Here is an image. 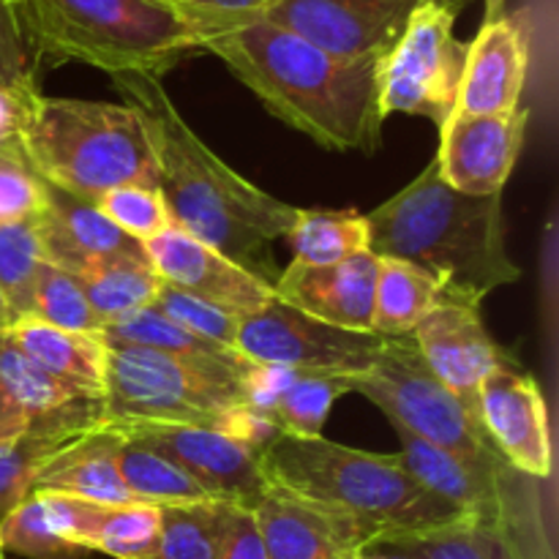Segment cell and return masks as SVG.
<instances>
[{"label": "cell", "instance_id": "4", "mask_svg": "<svg viewBox=\"0 0 559 559\" xmlns=\"http://www.w3.org/2000/svg\"><path fill=\"white\" fill-rule=\"evenodd\" d=\"M265 480L298 500L355 519L377 535L440 527L462 511L426 491L399 453H369L314 437L278 435L260 453Z\"/></svg>", "mask_w": 559, "mask_h": 559}, {"label": "cell", "instance_id": "49", "mask_svg": "<svg viewBox=\"0 0 559 559\" xmlns=\"http://www.w3.org/2000/svg\"><path fill=\"white\" fill-rule=\"evenodd\" d=\"M0 559H5V555H3V551H0Z\"/></svg>", "mask_w": 559, "mask_h": 559}, {"label": "cell", "instance_id": "46", "mask_svg": "<svg viewBox=\"0 0 559 559\" xmlns=\"http://www.w3.org/2000/svg\"><path fill=\"white\" fill-rule=\"evenodd\" d=\"M355 559H407V557L399 555V551H393V549H385V546L369 544Z\"/></svg>", "mask_w": 559, "mask_h": 559}, {"label": "cell", "instance_id": "6", "mask_svg": "<svg viewBox=\"0 0 559 559\" xmlns=\"http://www.w3.org/2000/svg\"><path fill=\"white\" fill-rule=\"evenodd\" d=\"M22 156L44 183L91 202L118 186H158L145 131L123 102L38 93L22 129Z\"/></svg>", "mask_w": 559, "mask_h": 559}, {"label": "cell", "instance_id": "20", "mask_svg": "<svg viewBox=\"0 0 559 559\" xmlns=\"http://www.w3.org/2000/svg\"><path fill=\"white\" fill-rule=\"evenodd\" d=\"M380 257L371 251L333 262V265H300L289 262L273 282V295L282 304L347 331H371L374 287Z\"/></svg>", "mask_w": 559, "mask_h": 559}, {"label": "cell", "instance_id": "36", "mask_svg": "<svg viewBox=\"0 0 559 559\" xmlns=\"http://www.w3.org/2000/svg\"><path fill=\"white\" fill-rule=\"evenodd\" d=\"M344 393L347 391L338 377L300 374L273 404V420L282 435L314 440V437H322L328 413Z\"/></svg>", "mask_w": 559, "mask_h": 559}, {"label": "cell", "instance_id": "24", "mask_svg": "<svg viewBox=\"0 0 559 559\" xmlns=\"http://www.w3.org/2000/svg\"><path fill=\"white\" fill-rule=\"evenodd\" d=\"M120 442H123V435L109 424L87 431L80 440L60 448L38 469L33 491L74 497V500L98 502V506H134V497L126 491L118 473Z\"/></svg>", "mask_w": 559, "mask_h": 559}, {"label": "cell", "instance_id": "44", "mask_svg": "<svg viewBox=\"0 0 559 559\" xmlns=\"http://www.w3.org/2000/svg\"><path fill=\"white\" fill-rule=\"evenodd\" d=\"M191 14L213 16V20H251L265 16L282 0H180Z\"/></svg>", "mask_w": 559, "mask_h": 559}, {"label": "cell", "instance_id": "15", "mask_svg": "<svg viewBox=\"0 0 559 559\" xmlns=\"http://www.w3.org/2000/svg\"><path fill=\"white\" fill-rule=\"evenodd\" d=\"M527 134V109L500 115L451 112L440 129L437 169L451 189L469 197L502 194Z\"/></svg>", "mask_w": 559, "mask_h": 559}, {"label": "cell", "instance_id": "16", "mask_svg": "<svg viewBox=\"0 0 559 559\" xmlns=\"http://www.w3.org/2000/svg\"><path fill=\"white\" fill-rule=\"evenodd\" d=\"M478 418L491 445L519 473L535 480L551 475L549 415L540 385L511 360L486 374L478 391Z\"/></svg>", "mask_w": 559, "mask_h": 559}, {"label": "cell", "instance_id": "45", "mask_svg": "<svg viewBox=\"0 0 559 559\" xmlns=\"http://www.w3.org/2000/svg\"><path fill=\"white\" fill-rule=\"evenodd\" d=\"M22 437H31V424H27L25 413L14 402V396L0 382V448L14 445Z\"/></svg>", "mask_w": 559, "mask_h": 559}, {"label": "cell", "instance_id": "14", "mask_svg": "<svg viewBox=\"0 0 559 559\" xmlns=\"http://www.w3.org/2000/svg\"><path fill=\"white\" fill-rule=\"evenodd\" d=\"M420 0H282L265 20L338 58H385Z\"/></svg>", "mask_w": 559, "mask_h": 559}, {"label": "cell", "instance_id": "10", "mask_svg": "<svg viewBox=\"0 0 559 559\" xmlns=\"http://www.w3.org/2000/svg\"><path fill=\"white\" fill-rule=\"evenodd\" d=\"M467 0H420L380 63L382 115H418L437 129L456 107L469 41L456 36Z\"/></svg>", "mask_w": 559, "mask_h": 559}, {"label": "cell", "instance_id": "21", "mask_svg": "<svg viewBox=\"0 0 559 559\" xmlns=\"http://www.w3.org/2000/svg\"><path fill=\"white\" fill-rule=\"evenodd\" d=\"M530 71V33L516 14L484 22L469 41L456 107L464 115H500L519 107Z\"/></svg>", "mask_w": 559, "mask_h": 559}, {"label": "cell", "instance_id": "48", "mask_svg": "<svg viewBox=\"0 0 559 559\" xmlns=\"http://www.w3.org/2000/svg\"><path fill=\"white\" fill-rule=\"evenodd\" d=\"M508 0H484V22H495L506 14Z\"/></svg>", "mask_w": 559, "mask_h": 559}, {"label": "cell", "instance_id": "27", "mask_svg": "<svg viewBox=\"0 0 559 559\" xmlns=\"http://www.w3.org/2000/svg\"><path fill=\"white\" fill-rule=\"evenodd\" d=\"M5 336L36 360L47 374L74 393L102 402L104 391V342L85 333L60 331L36 320L16 322Z\"/></svg>", "mask_w": 559, "mask_h": 559}, {"label": "cell", "instance_id": "22", "mask_svg": "<svg viewBox=\"0 0 559 559\" xmlns=\"http://www.w3.org/2000/svg\"><path fill=\"white\" fill-rule=\"evenodd\" d=\"M41 495L52 527L60 538L82 546L93 555L112 559H147L153 557L162 535V508L156 506H98V502L74 500L63 495Z\"/></svg>", "mask_w": 559, "mask_h": 559}, {"label": "cell", "instance_id": "47", "mask_svg": "<svg viewBox=\"0 0 559 559\" xmlns=\"http://www.w3.org/2000/svg\"><path fill=\"white\" fill-rule=\"evenodd\" d=\"M16 322H20V320H16V314H14V311H11L9 300H5L3 289H0V333L11 331V328H14Z\"/></svg>", "mask_w": 559, "mask_h": 559}, {"label": "cell", "instance_id": "39", "mask_svg": "<svg viewBox=\"0 0 559 559\" xmlns=\"http://www.w3.org/2000/svg\"><path fill=\"white\" fill-rule=\"evenodd\" d=\"M153 309L162 311L164 317L178 322L180 328H186L194 336L207 338V342H216L222 347L233 349L238 344V317L227 314V311L216 309V306L202 304V300L191 298V295L180 293V289L169 287V284L162 282L156 300H153Z\"/></svg>", "mask_w": 559, "mask_h": 559}, {"label": "cell", "instance_id": "29", "mask_svg": "<svg viewBox=\"0 0 559 559\" xmlns=\"http://www.w3.org/2000/svg\"><path fill=\"white\" fill-rule=\"evenodd\" d=\"M118 473L123 478L126 491L134 497V502H142V506L167 508L194 506V502H216L183 469L175 467L169 459L151 451V448L140 445V442L126 440V437L118 448Z\"/></svg>", "mask_w": 559, "mask_h": 559}, {"label": "cell", "instance_id": "13", "mask_svg": "<svg viewBox=\"0 0 559 559\" xmlns=\"http://www.w3.org/2000/svg\"><path fill=\"white\" fill-rule=\"evenodd\" d=\"M147 262L169 287L191 295L207 306L246 320L265 309L276 295L273 284L240 267L222 251L211 249L186 229L169 224L164 233L142 243Z\"/></svg>", "mask_w": 559, "mask_h": 559}, {"label": "cell", "instance_id": "7", "mask_svg": "<svg viewBox=\"0 0 559 559\" xmlns=\"http://www.w3.org/2000/svg\"><path fill=\"white\" fill-rule=\"evenodd\" d=\"M243 409L240 382L145 347L104 344V424H180L229 435Z\"/></svg>", "mask_w": 559, "mask_h": 559}, {"label": "cell", "instance_id": "33", "mask_svg": "<svg viewBox=\"0 0 559 559\" xmlns=\"http://www.w3.org/2000/svg\"><path fill=\"white\" fill-rule=\"evenodd\" d=\"M41 262L36 218L0 222V289L20 322L33 317V289Z\"/></svg>", "mask_w": 559, "mask_h": 559}, {"label": "cell", "instance_id": "17", "mask_svg": "<svg viewBox=\"0 0 559 559\" xmlns=\"http://www.w3.org/2000/svg\"><path fill=\"white\" fill-rule=\"evenodd\" d=\"M420 355L437 380L456 393L478 415V391L491 369L506 364V355L486 333L480 311L462 304H440L413 331Z\"/></svg>", "mask_w": 559, "mask_h": 559}, {"label": "cell", "instance_id": "28", "mask_svg": "<svg viewBox=\"0 0 559 559\" xmlns=\"http://www.w3.org/2000/svg\"><path fill=\"white\" fill-rule=\"evenodd\" d=\"M440 304L437 287L418 267L402 260L380 257L374 287L371 333L382 338L413 336L426 314Z\"/></svg>", "mask_w": 559, "mask_h": 559}, {"label": "cell", "instance_id": "18", "mask_svg": "<svg viewBox=\"0 0 559 559\" xmlns=\"http://www.w3.org/2000/svg\"><path fill=\"white\" fill-rule=\"evenodd\" d=\"M44 262L82 278L118 260H147L142 243L102 216L96 202L47 186V205L36 216Z\"/></svg>", "mask_w": 559, "mask_h": 559}, {"label": "cell", "instance_id": "23", "mask_svg": "<svg viewBox=\"0 0 559 559\" xmlns=\"http://www.w3.org/2000/svg\"><path fill=\"white\" fill-rule=\"evenodd\" d=\"M0 382L31 424L33 437H80L104 426L102 402L60 385L0 333Z\"/></svg>", "mask_w": 559, "mask_h": 559}, {"label": "cell", "instance_id": "35", "mask_svg": "<svg viewBox=\"0 0 559 559\" xmlns=\"http://www.w3.org/2000/svg\"><path fill=\"white\" fill-rule=\"evenodd\" d=\"M31 320L60 328V331L85 333V336L102 333V322L93 314L80 278L49 265V262H41L36 273Z\"/></svg>", "mask_w": 559, "mask_h": 559}, {"label": "cell", "instance_id": "8", "mask_svg": "<svg viewBox=\"0 0 559 559\" xmlns=\"http://www.w3.org/2000/svg\"><path fill=\"white\" fill-rule=\"evenodd\" d=\"M342 385L377 404L388 424L402 426L429 445L469 462L502 459L478 415L437 380L413 336L385 338L371 369L344 377Z\"/></svg>", "mask_w": 559, "mask_h": 559}, {"label": "cell", "instance_id": "32", "mask_svg": "<svg viewBox=\"0 0 559 559\" xmlns=\"http://www.w3.org/2000/svg\"><path fill=\"white\" fill-rule=\"evenodd\" d=\"M227 502L162 508V535L147 559H218Z\"/></svg>", "mask_w": 559, "mask_h": 559}, {"label": "cell", "instance_id": "41", "mask_svg": "<svg viewBox=\"0 0 559 559\" xmlns=\"http://www.w3.org/2000/svg\"><path fill=\"white\" fill-rule=\"evenodd\" d=\"M36 66L38 58L27 41L16 3L0 0V87L38 91Z\"/></svg>", "mask_w": 559, "mask_h": 559}, {"label": "cell", "instance_id": "11", "mask_svg": "<svg viewBox=\"0 0 559 559\" xmlns=\"http://www.w3.org/2000/svg\"><path fill=\"white\" fill-rule=\"evenodd\" d=\"M382 342L377 333L328 325L273 298L265 309L240 320L235 349L251 364L344 380L369 371Z\"/></svg>", "mask_w": 559, "mask_h": 559}, {"label": "cell", "instance_id": "43", "mask_svg": "<svg viewBox=\"0 0 559 559\" xmlns=\"http://www.w3.org/2000/svg\"><path fill=\"white\" fill-rule=\"evenodd\" d=\"M41 91H16V87H0V151L20 153L22 156V129H25L27 112L33 98Z\"/></svg>", "mask_w": 559, "mask_h": 559}, {"label": "cell", "instance_id": "5", "mask_svg": "<svg viewBox=\"0 0 559 559\" xmlns=\"http://www.w3.org/2000/svg\"><path fill=\"white\" fill-rule=\"evenodd\" d=\"M25 36L38 60L96 66L162 80L189 55L200 33L180 0H20Z\"/></svg>", "mask_w": 559, "mask_h": 559}, {"label": "cell", "instance_id": "9", "mask_svg": "<svg viewBox=\"0 0 559 559\" xmlns=\"http://www.w3.org/2000/svg\"><path fill=\"white\" fill-rule=\"evenodd\" d=\"M371 544L407 559H557L538 480L519 469L486 506L440 527L377 535Z\"/></svg>", "mask_w": 559, "mask_h": 559}, {"label": "cell", "instance_id": "37", "mask_svg": "<svg viewBox=\"0 0 559 559\" xmlns=\"http://www.w3.org/2000/svg\"><path fill=\"white\" fill-rule=\"evenodd\" d=\"M96 207L107 222H112L120 233H126L136 243H147L173 224L158 186H118L98 197Z\"/></svg>", "mask_w": 559, "mask_h": 559}, {"label": "cell", "instance_id": "40", "mask_svg": "<svg viewBox=\"0 0 559 559\" xmlns=\"http://www.w3.org/2000/svg\"><path fill=\"white\" fill-rule=\"evenodd\" d=\"M47 205V183L20 153L0 151V222L36 218Z\"/></svg>", "mask_w": 559, "mask_h": 559}, {"label": "cell", "instance_id": "19", "mask_svg": "<svg viewBox=\"0 0 559 559\" xmlns=\"http://www.w3.org/2000/svg\"><path fill=\"white\" fill-rule=\"evenodd\" d=\"M251 511L267 559H355L374 540V533L355 519L311 506L276 486Z\"/></svg>", "mask_w": 559, "mask_h": 559}, {"label": "cell", "instance_id": "1", "mask_svg": "<svg viewBox=\"0 0 559 559\" xmlns=\"http://www.w3.org/2000/svg\"><path fill=\"white\" fill-rule=\"evenodd\" d=\"M191 20L202 52L224 60L278 120L328 151H380L382 58H338L265 16Z\"/></svg>", "mask_w": 559, "mask_h": 559}, {"label": "cell", "instance_id": "2", "mask_svg": "<svg viewBox=\"0 0 559 559\" xmlns=\"http://www.w3.org/2000/svg\"><path fill=\"white\" fill-rule=\"evenodd\" d=\"M115 91L140 118L158 173V191L175 227L186 229L240 267L273 284V240L298 222L300 207L276 200L222 162L189 129L162 80L115 74Z\"/></svg>", "mask_w": 559, "mask_h": 559}, {"label": "cell", "instance_id": "26", "mask_svg": "<svg viewBox=\"0 0 559 559\" xmlns=\"http://www.w3.org/2000/svg\"><path fill=\"white\" fill-rule=\"evenodd\" d=\"M98 338H102L104 344L153 349V353L169 355V358L183 360V364L194 366V369L224 377V380H235L240 382V385H243L246 374H249L251 366H254L251 360H246L238 349L222 347V344L194 336V333L180 328L178 322L164 317L162 311H156L153 306L109 322V325H104V331L98 333Z\"/></svg>", "mask_w": 559, "mask_h": 559}, {"label": "cell", "instance_id": "34", "mask_svg": "<svg viewBox=\"0 0 559 559\" xmlns=\"http://www.w3.org/2000/svg\"><path fill=\"white\" fill-rule=\"evenodd\" d=\"M0 551L25 559H91V551L60 538L41 495H27L0 524Z\"/></svg>", "mask_w": 559, "mask_h": 559}, {"label": "cell", "instance_id": "42", "mask_svg": "<svg viewBox=\"0 0 559 559\" xmlns=\"http://www.w3.org/2000/svg\"><path fill=\"white\" fill-rule=\"evenodd\" d=\"M218 559H267L260 524H257L251 508L227 506L222 544H218Z\"/></svg>", "mask_w": 559, "mask_h": 559}, {"label": "cell", "instance_id": "3", "mask_svg": "<svg viewBox=\"0 0 559 559\" xmlns=\"http://www.w3.org/2000/svg\"><path fill=\"white\" fill-rule=\"evenodd\" d=\"M369 251L418 267L445 304L480 309L522 271L508 257L502 194L469 197L440 178L437 162L366 216Z\"/></svg>", "mask_w": 559, "mask_h": 559}, {"label": "cell", "instance_id": "12", "mask_svg": "<svg viewBox=\"0 0 559 559\" xmlns=\"http://www.w3.org/2000/svg\"><path fill=\"white\" fill-rule=\"evenodd\" d=\"M118 429L126 440L169 459L216 502L254 508L271 489L260 456L227 431L180 424H126Z\"/></svg>", "mask_w": 559, "mask_h": 559}, {"label": "cell", "instance_id": "50", "mask_svg": "<svg viewBox=\"0 0 559 559\" xmlns=\"http://www.w3.org/2000/svg\"><path fill=\"white\" fill-rule=\"evenodd\" d=\"M11 3H20V0H11Z\"/></svg>", "mask_w": 559, "mask_h": 559}, {"label": "cell", "instance_id": "30", "mask_svg": "<svg viewBox=\"0 0 559 559\" xmlns=\"http://www.w3.org/2000/svg\"><path fill=\"white\" fill-rule=\"evenodd\" d=\"M284 240L293 246V262L333 265L369 251V222L355 211H300Z\"/></svg>", "mask_w": 559, "mask_h": 559}, {"label": "cell", "instance_id": "31", "mask_svg": "<svg viewBox=\"0 0 559 559\" xmlns=\"http://www.w3.org/2000/svg\"><path fill=\"white\" fill-rule=\"evenodd\" d=\"M80 284L104 331L109 322L153 306L162 278L147 260H118L85 273Z\"/></svg>", "mask_w": 559, "mask_h": 559}, {"label": "cell", "instance_id": "38", "mask_svg": "<svg viewBox=\"0 0 559 559\" xmlns=\"http://www.w3.org/2000/svg\"><path fill=\"white\" fill-rule=\"evenodd\" d=\"M82 437V435H80ZM80 437H22L0 448V524L33 491L36 473L69 442Z\"/></svg>", "mask_w": 559, "mask_h": 559}, {"label": "cell", "instance_id": "25", "mask_svg": "<svg viewBox=\"0 0 559 559\" xmlns=\"http://www.w3.org/2000/svg\"><path fill=\"white\" fill-rule=\"evenodd\" d=\"M393 431H396L399 442H402L399 456H402L404 467L413 473V478L426 491L445 500L448 506L459 508L462 513L486 506L513 469L506 459L469 462V459L456 456V453L429 445L420 437L404 431L402 426H393Z\"/></svg>", "mask_w": 559, "mask_h": 559}]
</instances>
